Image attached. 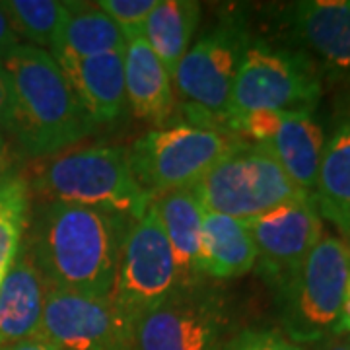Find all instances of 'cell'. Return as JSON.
I'll return each instance as SVG.
<instances>
[{
    "mask_svg": "<svg viewBox=\"0 0 350 350\" xmlns=\"http://www.w3.org/2000/svg\"><path fill=\"white\" fill-rule=\"evenodd\" d=\"M133 220L61 200H41L29 214L25 247L49 288L111 296Z\"/></svg>",
    "mask_w": 350,
    "mask_h": 350,
    "instance_id": "obj_1",
    "label": "cell"
},
{
    "mask_svg": "<svg viewBox=\"0 0 350 350\" xmlns=\"http://www.w3.org/2000/svg\"><path fill=\"white\" fill-rule=\"evenodd\" d=\"M2 66L12 86L10 135L25 156L49 158L96 131L51 53L20 43Z\"/></svg>",
    "mask_w": 350,
    "mask_h": 350,
    "instance_id": "obj_2",
    "label": "cell"
},
{
    "mask_svg": "<svg viewBox=\"0 0 350 350\" xmlns=\"http://www.w3.org/2000/svg\"><path fill=\"white\" fill-rule=\"evenodd\" d=\"M27 179L41 200H61L140 218L152 199L140 189L129 165L126 146L68 148L38 160Z\"/></svg>",
    "mask_w": 350,
    "mask_h": 350,
    "instance_id": "obj_3",
    "label": "cell"
},
{
    "mask_svg": "<svg viewBox=\"0 0 350 350\" xmlns=\"http://www.w3.org/2000/svg\"><path fill=\"white\" fill-rule=\"evenodd\" d=\"M350 286V247L323 232L306 261L276 296L282 333L298 345L338 337L340 312Z\"/></svg>",
    "mask_w": 350,
    "mask_h": 350,
    "instance_id": "obj_4",
    "label": "cell"
},
{
    "mask_svg": "<svg viewBox=\"0 0 350 350\" xmlns=\"http://www.w3.org/2000/svg\"><path fill=\"white\" fill-rule=\"evenodd\" d=\"M251 39L241 18H226L193 41L174 72V86L187 107L191 125L228 133L232 88Z\"/></svg>",
    "mask_w": 350,
    "mask_h": 350,
    "instance_id": "obj_5",
    "label": "cell"
},
{
    "mask_svg": "<svg viewBox=\"0 0 350 350\" xmlns=\"http://www.w3.org/2000/svg\"><path fill=\"white\" fill-rule=\"evenodd\" d=\"M239 140L191 123L152 129L126 146L129 165L140 189L156 199L170 191L195 187Z\"/></svg>",
    "mask_w": 350,
    "mask_h": 350,
    "instance_id": "obj_6",
    "label": "cell"
},
{
    "mask_svg": "<svg viewBox=\"0 0 350 350\" xmlns=\"http://www.w3.org/2000/svg\"><path fill=\"white\" fill-rule=\"evenodd\" d=\"M321 94L323 76L308 55L292 45L251 39L232 88L228 121L262 109L315 111Z\"/></svg>",
    "mask_w": 350,
    "mask_h": 350,
    "instance_id": "obj_7",
    "label": "cell"
},
{
    "mask_svg": "<svg viewBox=\"0 0 350 350\" xmlns=\"http://www.w3.org/2000/svg\"><path fill=\"white\" fill-rule=\"evenodd\" d=\"M204 211L250 220L288 200L312 195L300 189L262 146L239 140L195 185Z\"/></svg>",
    "mask_w": 350,
    "mask_h": 350,
    "instance_id": "obj_8",
    "label": "cell"
},
{
    "mask_svg": "<svg viewBox=\"0 0 350 350\" xmlns=\"http://www.w3.org/2000/svg\"><path fill=\"white\" fill-rule=\"evenodd\" d=\"M232 335L228 301L204 282L177 290L144 313L135 327L133 350H222Z\"/></svg>",
    "mask_w": 350,
    "mask_h": 350,
    "instance_id": "obj_9",
    "label": "cell"
},
{
    "mask_svg": "<svg viewBox=\"0 0 350 350\" xmlns=\"http://www.w3.org/2000/svg\"><path fill=\"white\" fill-rule=\"evenodd\" d=\"M177 286L174 253L150 202L129 228L111 300L137 327L138 319L174 296Z\"/></svg>",
    "mask_w": 350,
    "mask_h": 350,
    "instance_id": "obj_10",
    "label": "cell"
},
{
    "mask_svg": "<svg viewBox=\"0 0 350 350\" xmlns=\"http://www.w3.org/2000/svg\"><path fill=\"white\" fill-rule=\"evenodd\" d=\"M59 350H133L135 323L111 296L49 288L36 337Z\"/></svg>",
    "mask_w": 350,
    "mask_h": 350,
    "instance_id": "obj_11",
    "label": "cell"
},
{
    "mask_svg": "<svg viewBox=\"0 0 350 350\" xmlns=\"http://www.w3.org/2000/svg\"><path fill=\"white\" fill-rule=\"evenodd\" d=\"M243 222L257 250L255 269L276 294L323 236V216L313 195L288 200Z\"/></svg>",
    "mask_w": 350,
    "mask_h": 350,
    "instance_id": "obj_12",
    "label": "cell"
},
{
    "mask_svg": "<svg viewBox=\"0 0 350 350\" xmlns=\"http://www.w3.org/2000/svg\"><path fill=\"white\" fill-rule=\"evenodd\" d=\"M228 133L269 150L288 177L304 191H315L325 131L312 109L253 111L232 117Z\"/></svg>",
    "mask_w": 350,
    "mask_h": 350,
    "instance_id": "obj_13",
    "label": "cell"
},
{
    "mask_svg": "<svg viewBox=\"0 0 350 350\" xmlns=\"http://www.w3.org/2000/svg\"><path fill=\"white\" fill-rule=\"evenodd\" d=\"M292 47L308 55L323 78L350 86V0H301L290 4Z\"/></svg>",
    "mask_w": 350,
    "mask_h": 350,
    "instance_id": "obj_14",
    "label": "cell"
},
{
    "mask_svg": "<svg viewBox=\"0 0 350 350\" xmlns=\"http://www.w3.org/2000/svg\"><path fill=\"white\" fill-rule=\"evenodd\" d=\"M53 59L61 66L64 78L84 107L90 121L98 126L113 125L129 109L125 94L123 53L98 57H75L57 53Z\"/></svg>",
    "mask_w": 350,
    "mask_h": 350,
    "instance_id": "obj_15",
    "label": "cell"
},
{
    "mask_svg": "<svg viewBox=\"0 0 350 350\" xmlns=\"http://www.w3.org/2000/svg\"><path fill=\"white\" fill-rule=\"evenodd\" d=\"M49 284L22 243L0 282V350L36 337Z\"/></svg>",
    "mask_w": 350,
    "mask_h": 350,
    "instance_id": "obj_16",
    "label": "cell"
},
{
    "mask_svg": "<svg viewBox=\"0 0 350 350\" xmlns=\"http://www.w3.org/2000/svg\"><path fill=\"white\" fill-rule=\"evenodd\" d=\"M313 197L321 216L345 238L350 232V88L337 98Z\"/></svg>",
    "mask_w": 350,
    "mask_h": 350,
    "instance_id": "obj_17",
    "label": "cell"
},
{
    "mask_svg": "<svg viewBox=\"0 0 350 350\" xmlns=\"http://www.w3.org/2000/svg\"><path fill=\"white\" fill-rule=\"evenodd\" d=\"M123 51L125 94L133 115L156 129L167 126L175 109L174 78L142 33L129 36Z\"/></svg>",
    "mask_w": 350,
    "mask_h": 350,
    "instance_id": "obj_18",
    "label": "cell"
},
{
    "mask_svg": "<svg viewBox=\"0 0 350 350\" xmlns=\"http://www.w3.org/2000/svg\"><path fill=\"white\" fill-rule=\"evenodd\" d=\"M152 204L162 222L163 234L174 253L177 267V290H187L204 284L206 278L200 267V230L204 206L195 189H177L152 199Z\"/></svg>",
    "mask_w": 350,
    "mask_h": 350,
    "instance_id": "obj_19",
    "label": "cell"
},
{
    "mask_svg": "<svg viewBox=\"0 0 350 350\" xmlns=\"http://www.w3.org/2000/svg\"><path fill=\"white\" fill-rule=\"evenodd\" d=\"M257 250L243 220L204 211L200 230V267L206 280H230L251 273Z\"/></svg>",
    "mask_w": 350,
    "mask_h": 350,
    "instance_id": "obj_20",
    "label": "cell"
},
{
    "mask_svg": "<svg viewBox=\"0 0 350 350\" xmlns=\"http://www.w3.org/2000/svg\"><path fill=\"white\" fill-rule=\"evenodd\" d=\"M200 2L195 0H158L148 16L142 38L154 55L165 64L174 78L177 64L195 41L200 24Z\"/></svg>",
    "mask_w": 350,
    "mask_h": 350,
    "instance_id": "obj_21",
    "label": "cell"
},
{
    "mask_svg": "<svg viewBox=\"0 0 350 350\" xmlns=\"http://www.w3.org/2000/svg\"><path fill=\"white\" fill-rule=\"evenodd\" d=\"M125 45V33L101 10L98 2H66V20L53 55L98 57L123 53Z\"/></svg>",
    "mask_w": 350,
    "mask_h": 350,
    "instance_id": "obj_22",
    "label": "cell"
},
{
    "mask_svg": "<svg viewBox=\"0 0 350 350\" xmlns=\"http://www.w3.org/2000/svg\"><path fill=\"white\" fill-rule=\"evenodd\" d=\"M0 8L20 43L55 53L64 20L66 2L59 0H0Z\"/></svg>",
    "mask_w": 350,
    "mask_h": 350,
    "instance_id": "obj_23",
    "label": "cell"
},
{
    "mask_svg": "<svg viewBox=\"0 0 350 350\" xmlns=\"http://www.w3.org/2000/svg\"><path fill=\"white\" fill-rule=\"evenodd\" d=\"M31 214V191L24 174L16 172L0 183V278L22 247Z\"/></svg>",
    "mask_w": 350,
    "mask_h": 350,
    "instance_id": "obj_24",
    "label": "cell"
},
{
    "mask_svg": "<svg viewBox=\"0 0 350 350\" xmlns=\"http://www.w3.org/2000/svg\"><path fill=\"white\" fill-rule=\"evenodd\" d=\"M222 350H306L301 345L278 331L267 327H245L226 340Z\"/></svg>",
    "mask_w": 350,
    "mask_h": 350,
    "instance_id": "obj_25",
    "label": "cell"
},
{
    "mask_svg": "<svg viewBox=\"0 0 350 350\" xmlns=\"http://www.w3.org/2000/svg\"><path fill=\"white\" fill-rule=\"evenodd\" d=\"M158 0H100V8L111 18L125 38L142 33Z\"/></svg>",
    "mask_w": 350,
    "mask_h": 350,
    "instance_id": "obj_26",
    "label": "cell"
},
{
    "mask_svg": "<svg viewBox=\"0 0 350 350\" xmlns=\"http://www.w3.org/2000/svg\"><path fill=\"white\" fill-rule=\"evenodd\" d=\"M12 86H10L8 72L4 70L2 61H0V135L10 133V126H12Z\"/></svg>",
    "mask_w": 350,
    "mask_h": 350,
    "instance_id": "obj_27",
    "label": "cell"
},
{
    "mask_svg": "<svg viewBox=\"0 0 350 350\" xmlns=\"http://www.w3.org/2000/svg\"><path fill=\"white\" fill-rule=\"evenodd\" d=\"M18 45H20V39L16 38V33L12 31V27L0 8V61H4Z\"/></svg>",
    "mask_w": 350,
    "mask_h": 350,
    "instance_id": "obj_28",
    "label": "cell"
},
{
    "mask_svg": "<svg viewBox=\"0 0 350 350\" xmlns=\"http://www.w3.org/2000/svg\"><path fill=\"white\" fill-rule=\"evenodd\" d=\"M12 174H16V170H14L12 148L6 142L4 135H0V183L4 179H8Z\"/></svg>",
    "mask_w": 350,
    "mask_h": 350,
    "instance_id": "obj_29",
    "label": "cell"
},
{
    "mask_svg": "<svg viewBox=\"0 0 350 350\" xmlns=\"http://www.w3.org/2000/svg\"><path fill=\"white\" fill-rule=\"evenodd\" d=\"M2 350H59L55 347H51L43 340H38V338H29V340H24V342H18V345H12V347H6Z\"/></svg>",
    "mask_w": 350,
    "mask_h": 350,
    "instance_id": "obj_30",
    "label": "cell"
},
{
    "mask_svg": "<svg viewBox=\"0 0 350 350\" xmlns=\"http://www.w3.org/2000/svg\"><path fill=\"white\" fill-rule=\"evenodd\" d=\"M317 350H350V347L347 345V340H345V338L333 337V338H327V340H323V342H319Z\"/></svg>",
    "mask_w": 350,
    "mask_h": 350,
    "instance_id": "obj_31",
    "label": "cell"
},
{
    "mask_svg": "<svg viewBox=\"0 0 350 350\" xmlns=\"http://www.w3.org/2000/svg\"><path fill=\"white\" fill-rule=\"evenodd\" d=\"M342 239H345V241L349 243V247H350V232H349V234H347V236H345V238H342Z\"/></svg>",
    "mask_w": 350,
    "mask_h": 350,
    "instance_id": "obj_32",
    "label": "cell"
},
{
    "mask_svg": "<svg viewBox=\"0 0 350 350\" xmlns=\"http://www.w3.org/2000/svg\"><path fill=\"white\" fill-rule=\"evenodd\" d=\"M345 340H347V345L350 347V335H347V338H345Z\"/></svg>",
    "mask_w": 350,
    "mask_h": 350,
    "instance_id": "obj_33",
    "label": "cell"
},
{
    "mask_svg": "<svg viewBox=\"0 0 350 350\" xmlns=\"http://www.w3.org/2000/svg\"><path fill=\"white\" fill-rule=\"evenodd\" d=\"M0 282H2V278H0Z\"/></svg>",
    "mask_w": 350,
    "mask_h": 350,
    "instance_id": "obj_34",
    "label": "cell"
}]
</instances>
